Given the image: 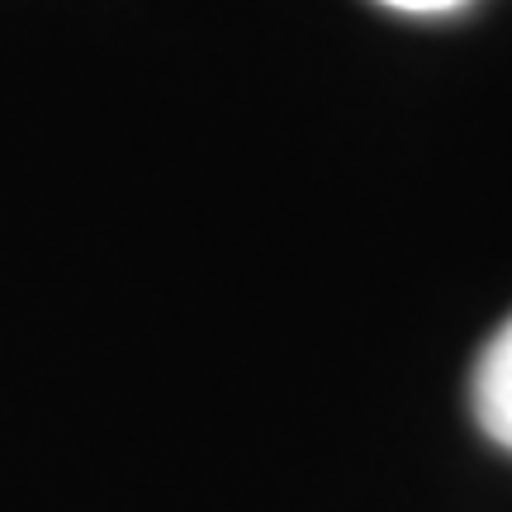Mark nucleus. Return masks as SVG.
Returning <instances> with one entry per match:
<instances>
[{"mask_svg":"<svg viewBox=\"0 0 512 512\" xmlns=\"http://www.w3.org/2000/svg\"><path fill=\"white\" fill-rule=\"evenodd\" d=\"M470 403L484 427V437L512 451V318L484 342L470 380Z\"/></svg>","mask_w":512,"mask_h":512,"instance_id":"nucleus-1","label":"nucleus"},{"mask_svg":"<svg viewBox=\"0 0 512 512\" xmlns=\"http://www.w3.org/2000/svg\"><path fill=\"white\" fill-rule=\"evenodd\" d=\"M389 10H403V15H451L460 5H470V0H380Z\"/></svg>","mask_w":512,"mask_h":512,"instance_id":"nucleus-2","label":"nucleus"}]
</instances>
